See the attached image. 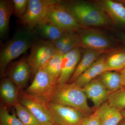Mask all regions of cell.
Segmentation results:
<instances>
[{
    "label": "cell",
    "mask_w": 125,
    "mask_h": 125,
    "mask_svg": "<svg viewBox=\"0 0 125 125\" xmlns=\"http://www.w3.org/2000/svg\"><path fill=\"white\" fill-rule=\"evenodd\" d=\"M97 110L101 121V125H118L123 120L121 112L109 106L105 102Z\"/></svg>",
    "instance_id": "16"
},
{
    "label": "cell",
    "mask_w": 125,
    "mask_h": 125,
    "mask_svg": "<svg viewBox=\"0 0 125 125\" xmlns=\"http://www.w3.org/2000/svg\"><path fill=\"white\" fill-rule=\"evenodd\" d=\"M106 57L99 58L93 65L85 71L74 82L76 85L83 88L91 81L106 72Z\"/></svg>",
    "instance_id": "15"
},
{
    "label": "cell",
    "mask_w": 125,
    "mask_h": 125,
    "mask_svg": "<svg viewBox=\"0 0 125 125\" xmlns=\"http://www.w3.org/2000/svg\"><path fill=\"white\" fill-rule=\"evenodd\" d=\"M120 74L121 77L123 87L125 88V67L121 71Z\"/></svg>",
    "instance_id": "29"
},
{
    "label": "cell",
    "mask_w": 125,
    "mask_h": 125,
    "mask_svg": "<svg viewBox=\"0 0 125 125\" xmlns=\"http://www.w3.org/2000/svg\"><path fill=\"white\" fill-rule=\"evenodd\" d=\"M118 37L125 45V32H120L118 34Z\"/></svg>",
    "instance_id": "30"
},
{
    "label": "cell",
    "mask_w": 125,
    "mask_h": 125,
    "mask_svg": "<svg viewBox=\"0 0 125 125\" xmlns=\"http://www.w3.org/2000/svg\"><path fill=\"white\" fill-rule=\"evenodd\" d=\"M29 0H13V14L18 19L25 14L28 9Z\"/></svg>",
    "instance_id": "27"
},
{
    "label": "cell",
    "mask_w": 125,
    "mask_h": 125,
    "mask_svg": "<svg viewBox=\"0 0 125 125\" xmlns=\"http://www.w3.org/2000/svg\"><path fill=\"white\" fill-rule=\"evenodd\" d=\"M62 2L82 27L105 26L111 23L107 14L95 4L83 1Z\"/></svg>",
    "instance_id": "1"
},
{
    "label": "cell",
    "mask_w": 125,
    "mask_h": 125,
    "mask_svg": "<svg viewBox=\"0 0 125 125\" xmlns=\"http://www.w3.org/2000/svg\"><path fill=\"white\" fill-rule=\"evenodd\" d=\"M14 7L13 0H0V37L4 38L9 29L10 19L13 14Z\"/></svg>",
    "instance_id": "19"
},
{
    "label": "cell",
    "mask_w": 125,
    "mask_h": 125,
    "mask_svg": "<svg viewBox=\"0 0 125 125\" xmlns=\"http://www.w3.org/2000/svg\"><path fill=\"white\" fill-rule=\"evenodd\" d=\"M58 85L57 81L42 67L37 72L31 84L24 92L50 102Z\"/></svg>",
    "instance_id": "8"
},
{
    "label": "cell",
    "mask_w": 125,
    "mask_h": 125,
    "mask_svg": "<svg viewBox=\"0 0 125 125\" xmlns=\"http://www.w3.org/2000/svg\"><path fill=\"white\" fill-rule=\"evenodd\" d=\"M17 87L9 77L2 80L0 85V95L4 102L14 106L19 102Z\"/></svg>",
    "instance_id": "18"
},
{
    "label": "cell",
    "mask_w": 125,
    "mask_h": 125,
    "mask_svg": "<svg viewBox=\"0 0 125 125\" xmlns=\"http://www.w3.org/2000/svg\"><path fill=\"white\" fill-rule=\"evenodd\" d=\"M79 125H101L100 117L97 110L89 115L84 117Z\"/></svg>",
    "instance_id": "28"
},
{
    "label": "cell",
    "mask_w": 125,
    "mask_h": 125,
    "mask_svg": "<svg viewBox=\"0 0 125 125\" xmlns=\"http://www.w3.org/2000/svg\"><path fill=\"white\" fill-rule=\"evenodd\" d=\"M120 2H121L122 3H123V4L125 5V0H121L120 1Z\"/></svg>",
    "instance_id": "33"
},
{
    "label": "cell",
    "mask_w": 125,
    "mask_h": 125,
    "mask_svg": "<svg viewBox=\"0 0 125 125\" xmlns=\"http://www.w3.org/2000/svg\"><path fill=\"white\" fill-rule=\"evenodd\" d=\"M19 102L31 112L42 125H54L49 102L44 99L21 91Z\"/></svg>",
    "instance_id": "5"
},
{
    "label": "cell",
    "mask_w": 125,
    "mask_h": 125,
    "mask_svg": "<svg viewBox=\"0 0 125 125\" xmlns=\"http://www.w3.org/2000/svg\"><path fill=\"white\" fill-rule=\"evenodd\" d=\"M82 88L87 98L93 103L94 110L107 101L108 97L111 93L99 78H95Z\"/></svg>",
    "instance_id": "12"
},
{
    "label": "cell",
    "mask_w": 125,
    "mask_h": 125,
    "mask_svg": "<svg viewBox=\"0 0 125 125\" xmlns=\"http://www.w3.org/2000/svg\"><path fill=\"white\" fill-rule=\"evenodd\" d=\"M49 105L55 125H79L85 116L77 109L69 106L49 102Z\"/></svg>",
    "instance_id": "9"
},
{
    "label": "cell",
    "mask_w": 125,
    "mask_h": 125,
    "mask_svg": "<svg viewBox=\"0 0 125 125\" xmlns=\"http://www.w3.org/2000/svg\"><path fill=\"white\" fill-rule=\"evenodd\" d=\"M99 79L107 89L111 93L123 88L120 73L108 71L99 75Z\"/></svg>",
    "instance_id": "21"
},
{
    "label": "cell",
    "mask_w": 125,
    "mask_h": 125,
    "mask_svg": "<svg viewBox=\"0 0 125 125\" xmlns=\"http://www.w3.org/2000/svg\"><path fill=\"white\" fill-rule=\"evenodd\" d=\"M94 4L104 11L111 21L125 27V6L120 1L102 0Z\"/></svg>",
    "instance_id": "13"
},
{
    "label": "cell",
    "mask_w": 125,
    "mask_h": 125,
    "mask_svg": "<svg viewBox=\"0 0 125 125\" xmlns=\"http://www.w3.org/2000/svg\"><path fill=\"white\" fill-rule=\"evenodd\" d=\"M106 71H121L125 67V50L114 52L106 57Z\"/></svg>",
    "instance_id": "22"
},
{
    "label": "cell",
    "mask_w": 125,
    "mask_h": 125,
    "mask_svg": "<svg viewBox=\"0 0 125 125\" xmlns=\"http://www.w3.org/2000/svg\"><path fill=\"white\" fill-rule=\"evenodd\" d=\"M62 55L57 53L42 67L52 78L57 82L60 74Z\"/></svg>",
    "instance_id": "24"
},
{
    "label": "cell",
    "mask_w": 125,
    "mask_h": 125,
    "mask_svg": "<svg viewBox=\"0 0 125 125\" xmlns=\"http://www.w3.org/2000/svg\"><path fill=\"white\" fill-rule=\"evenodd\" d=\"M103 52L91 49H86L83 54V58L80 61L68 83H74L81 75L97 61Z\"/></svg>",
    "instance_id": "17"
},
{
    "label": "cell",
    "mask_w": 125,
    "mask_h": 125,
    "mask_svg": "<svg viewBox=\"0 0 125 125\" xmlns=\"http://www.w3.org/2000/svg\"><path fill=\"white\" fill-rule=\"evenodd\" d=\"M80 47L86 49L103 52L111 47V41L107 36L100 32L94 31H83L79 32Z\"/></svg>",
    "instance_id": "10"
},
{
    "label": "cell",
    "mask_w": 125,
    "mask_h": 125,
    "mask_svg": "<svg viewBox=\"0 0 125 125\" xmlns=\"http://www.w3.org/2000/svg\"><path fill=\"white\" fill-rule=\"evenodd\" d=\"M18 117L24 125H42L27 108L19 102L14 106Z\"/></svg>",
    "instance_id": "23"
},
{
    "label": "cell",
    "mask_w": 125,
    "mask_h": 125,
    "mask_svg": "<svg viewBox=\"0 0 125 125\" xmlns=\"http://www.w3.org/2000/svg\"><path fill=\"white\" fill-rule=\"evenodd\" d=\"M31 74V67L27 58H23L11 67L9 72V77L21 89L27 84Z\"/></svg>",
    "instance_id": "14"
},
{
    "label": "cell",
    "mask_w": 125,
    "mask_h": 125,
    "mask_svg": "<svg viewBox=\"0 0 125 125\" xmlns=\"http://www.w3.org/2000/svg\"><path fill=\"white\" fill-rule=\"evenodd\" d=\"M118 125H125V118H123Z\"/></svg>",
    "instance_id": "31"
},
{
    "label": "cell",
    "mask_w": 125,
    "mask_h": 125,
    "mask_svg": "<svg viewBox=\"0 0 125 125\" xmlns=\"http://www.w3.org/2000/svg\"><path fill=\"white\" fill-rule=\"evenodd\" d=\"M0 125H24L15 112L10 114L7 108L2 106L0 108Z\"/></svg>",
    "instance_id": "26"
},
{
    "label": "cell",
    "mask_w": 125,
    "mask_h": 125,
    "mask_svg": "<svg viewBox=\"0 0 125 125\" xmlns=\"http://www.w3.org/2000/svg\"><path fill=\"white\" fill-rule=\"evenodd\" d=\"M87 98L82 88L74 83H67L58 85L51 102L74 108L87 116L95 111L88 104Z\"/></svg>",
    "instance_id": "3"
},
{
    "label": "cell",
    "mask_w": 125,
    "mask_h": 125,
    "mask_svg": "<svg viewBox=\"0 0 125 125\" xmlns=\"http://www.w3.org/2000/svg\"><path fill=\"white\" fill-rule=\"evenodd\" d=\"M34 31L24 29L18 31L3 45L0 51V71L4 75L7 65L12 61L25 53L35 42Z\"/></svg>",
    "instance_id": "2"
},
{
    "label": "cell",
    "mask_w": 125,
    "mask_h": 125,
    "mask_svg": "<svg viewBox=\"0 0 125 125\" xmlns=\"http://www.w3.org/2000/svg\"><path fill=\"white\" fill-rule=\"evenodd\" d=\"M120 112L122 115L123 116V118H125V109H123L122 111H121Z\"/></svg>",
    "instance_id": "32"
},
{
    "label": "cell",
    "mask_w": 125,
    "mask_h": 125,
    "mask_svg": "<svg viewBox=\"0 0 125 125\" xmlns=\"http://www.w3.org/2000/svg\"><path fill=\"white\" fill-rule=\"evenodd\" d=\"M81 51L76 47L62 55L58 85L67 83L80 60Z\"/></svg>",
    "instance_id": "11"
},
{
    "label": "cell",
    "mask_w": 125,
    "mask_h": 125,
    "mask_svg": "<svg viewBox=\"0 0 125 125\" xmlns=\"http://www.w3.org/2000/svg\"><path fill=\"white\" fill-rule=\"evenodd\" d=\"M30 49V54L27 59L31 67V76H34L38 71L57 52L52 42L47 40L35 41Z\"/></svg>",
    "instance_id": "7"
},
{
    "label": "cell",
    "mask_w": 125,
    "mask_h": 125,
    "mask_svg": "<svg viewBox=\"0 0 125 125\" xmlns=\"http://www.w3.org/2000/svg\"><path fill=\"white\" fill-rule=\"evenodd\" d=\"M107 102L120 111L125 109V88L111 93L108 97Z\"/></svg>",
    "instance_id": "25"
},
{
    "label": "cell",
    "mask_w": 125,
    "mask_h": 125,
    "mask_svg": "<svg viewBox=\"0 0 125 125\" xmlns=\"http://www.w3.org/2000/svg\"><path fill=\"white\" fill-rule=\"evenodd\" d=\"M58 0H29L25 14L18 19L19 24L25 29L34 31L39 25L46 21L48 10Z\"/></svg>",
    "instance_id": "4"
},
{
    "label": "cell",
    "mask_w": 125,
    "mask_h": 125,
    "mask_svg": "<svg viewBox=\"0 0 125 125\" xmlns=\"http://www.w3.org/2000/svg\"><path fill=\"white\" fill-rule=\"evenodd\" d=\"M35 30L42 38L52 42L58 40L66 32L55 25L47 21L39 25Z\"/></svg>",
    "instance_id": "20"
},
{
    "label": "cell",
    "mask_w": 125,
    "mask_h": 125,
    "mask_svg": "<svg viewBox=\"0 0 125 125\" xmlns=\"http://www.w3.org/2000/svg\"><path fill=\"white\" fill-rule=\"evenodd\" d=\"M62 2L59 0L49 6L45 21L55 25L66 32H79L82 26L67 10Z\"/></svg>",
    "instance_id": "6"
},
{
    "label": "cell",
    "mask_w": 125,
    "mask_h": 125,
    "mask_svg": "<svg viewBox=\"0 0 125 125\" xmlns=\"http://www.w3.org/2000/svg\"></svg>",
    "instance_id": "34"
}]
</instances>
